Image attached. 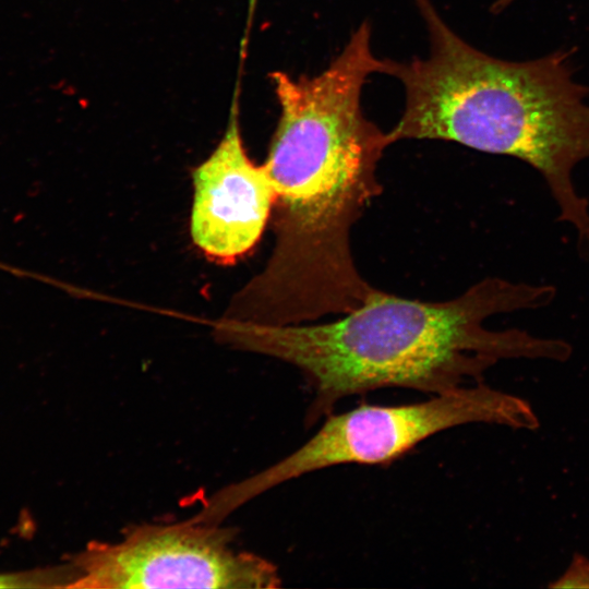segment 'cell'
I'll list each match as a JSON object with an SVG mask.
<instances>
[{"label":"cell","instance_id":"52a82bcc","mask_svg":"<svg viewBox=\"0 0 589 589\" xmlns=\"http://www.w3.org/2000/svg\"><path fill=\"white\" fill-rule=\"evenodd\" d=\"M73 580L70 563L31 572L0 574V588H69Z\"/></svg>","mask_w":589,"mask_h":589},{"label":"cell","instance_id":"8992f818","mask_svg":"<svg viewBox=\"0 0 589 589\" xmlns=\"http://www.w3.org/2000/svg\"><path fill=\"white\" fill-rule=\"evenodd\" d=\"M192 179V240L213 261L233 263L259 242L276 200L264 166L245 152L235 116Z\"/></svg>","mask_w":589,"mask_h":589},{"label":"cell","instance_id":"ba28073f","mask_svg":"<svg viewBox=\"0 0 589 589\" xmlns=\"http://www.w3.org/2000/svg\"><path fill=\"white\" fill-rule=\"evenodd\" d=\"M549 587L589 588V558L575 554L566 570Z\"/></svg>","mask_w":589,"mask_h":589},{"label":"cell","instance_id":"5b68a950","mask_svg":"<svg viewBox=\"0 0 589 589\" xmlns=\"http://www.w3.org/2000/svg\"><path fill=\"white\" fill-rule=\"evenodd\" d=\"M193 519L128 527L117 542L92 541L69 562L75 589H269L276 566L238 551L237 530Z\"/></svg>","mask_w":589,"mask_h":589},{"label":"cell","instance_id":"7a4b0ae2","mask_svg":"<svg viewBox=\"0 0 589 589\" xmlns=\"http://www.w3.org/2000/svg\"><path fill=\"white\" fill-rule=\"evenodd\" d=\"M549 284L486 277L452 300L428 302L375 289L342 318L313 325L227 322L219 337L296 366L312 399L305 424L332 414L351 395L410 388L431 395L481 382L500 360L564 362L572 346L520 328L490 329L494 315L549 306Z\"/></svg>","mask_w":589,"mask_h":589},{"label":"cell","instance_id":"277c9868","mask_svg":"<svg viewBox=\"0 0 589 589\" xmlns=\"http://www.w3.org/2000/svg\"><path fill=\"white\" fill-rule=\"evenodd\" d=\"M468 423L534 430L539 420L521 397L473 383L434 394L419 402L361 405L329 414L303 445L260 472L228 484L203 503L199 519L220 524L262 493L324 468L390 462L424 440Z\"/></svg>","mask_w":589,"mask_h":589},{"label":"cell","instance_id":"3957f363","mask_svg":"<svg viewBox=\"0 0 589 589\" xmlns=\"http://www.w3.org/2000/svg\"><path fill=\"white\" fill-rule=\"evenodd\" d=\"M430 38L424 59H387L385 74L405 88V109L387 132L400 140L452 141L479 152L505 155L543 178L557 219L576 233L589 257V202L579 194L574 170L589 159V87L574 79L570 51L528 60L489 56L449 28L430 0H414Z\"/></svg>","mask_w":589,"mask_h":589},{"label":"cell","instance_id":"6da1fadb","mask_svg":"<svg viewBox=\"0 0 589 589\" xmlns=\"http://www.w3.org/2000/svg\"><path fill=\"white\" fill-rule=\"evenodd\" d=\"M361 88L338 75L288 83L263 164L275 190L276 243L241 296L243 320L301 324L361 306L375 290L353 261L350 231L382 185L377 164L390 145L368 120Z\"/></svg>","mask_w":589,"mask_h":589}]
</instances>
